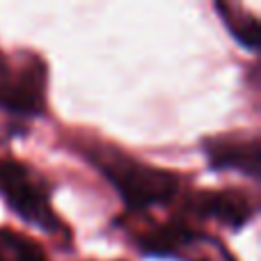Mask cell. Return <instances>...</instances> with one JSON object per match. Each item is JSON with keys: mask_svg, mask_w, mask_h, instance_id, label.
<instances>
[{"mask_svg": "<svg viewBox=\"0 0 261 261\" xmlns=\"http://www.w3.org/2000/svg\"><path fill=\"white\" fill-rule=\"evenodd\" d=\"M216 9L220 14L222 23L227 25L229 35L241 46L254 50L259 46V18L254 14L245 12L241 5L234 3H216Z\"/></svg>", "mask_w": 261, "mask_h": 261, "instance_id": "52a82bcc", "label": "cell"}, {"mask_svg": "<svg viewBox=\"0 0 261 261\" xmlns=\"http://www.w3.org/2000/svg\"><path fill=\"white\" fill-rule=\"evenodd\" d=\"M48 67L37 53H12L0 60V110L21 117L46 113Z\"/></svg>", "mask_w": 261, "mask_h": 261, "instance_id": "3957f363", "label": "cell"}, {"mask_svg": "<svg viewBox=\"0 0 261 261\" xmlns=\"http://www.w3.org/2000/svg\"><path fill=\"white\" fill-rule=\"evenodd\" d=\"M208 167L216 172H241L248 176L259 174V142L248 133H222L204 140Z\"/></svg>", "mask_w": 261, "mask_h": 261, "instance_id": "5b68a950", "label": "cell"}, {"mask_svg": "<svg viewBox=\"0 0 261 261\" xmlns=\"http://www.w3.org/2000/svg\"><path fill=\"white\" fill-rule=\"evenodd\" d=\"M0 195L21 220L35 225L46 234L60 236L64 225L50 204V188L44 176L25 163L0 158Z\"/></svg>", "mask_w": 261, "mask_h": 261, "instance_id": "7a4b0ae2", "label": "cell"}, {"mask_svg": "<svg viewBox=\"0 0 261 261\" xmlns=\"http://www.w3.org/2000/svg\"><path fill=\"white\" fill-rule=\"evenodd\" d=\"M186 213L193 218L216 220L229 229H243L254 218V202L239 188L195 190L186 197Z\"/></svg>", "mask_w": 261, "mask_h": 261, "instance_id": "277c9868", "label": "cell"}, {"mask_svg": "<svg viewBox=\"0 0 261 261\" xmlns=\"http://www.w3.org/2000/svg\"><path fill=\"white\" fill-rule=\"evenodd\" d=\"M90 161L113 184V188L133 213L165 206L181 190V176L176 172L142 163L117 147H92Z\"/></svg>", "mask_w": 261, "mask_h": 261, "instance_id": "6da1fadb", "label": "cell"}, {"mask_svg": "<svg viewBox=\"0 0 261 261\" xmlns=\"http://www.w3.org/2000/svg\"><path fill=\"white\" fill-rule=\"evenodd\" d=\"M0 261H48V257L35 239L0 227Z\"/></svg>", "mask_w": 261, "mask_h": 261, "instance_id": "ba28073f", "label": "cell"}, {"mask_svg": "<svg viewBox=\"0 0 261 261\" xmlns=\"http://www.w3.org/2000/svg\"><path fill=\"white\" fill-rule=\"evenodd\" d=\"M204 236L190 227L186 218H174L167 222H153L147 229L135 234V245L147 257H186Z\"/></svg>", "mask_w": 261, "mask_h": 261, "instance_id": "8992f818", "label": "cell"}]
</instances>
